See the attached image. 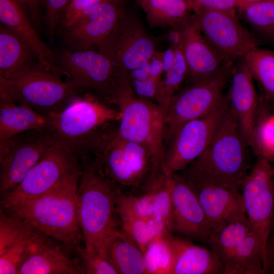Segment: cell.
I'll use <instances>...</instances> for the list:
<instances>
[{"instance_id": "obj_1", "label": "cell", "mask_w": 274, "mask_h": 274, "mask_svg": "<svg viewBox=\"0 0 274 274\" xmlns=\"http://www.w3.org/2000/svg\"><path fill=\"white\" fill-rule=\"evenodd\" d=\"M118 122L103 126L90 140L82 156L90 159L119 191L144 194L164 172L163 166L144 147L122 137Z\"/></svg>"}, {"instance_id": "obj_2", "label": "cell", "mask_w": 274, "mask_h": 274, "mask_svg": "<svg viewBox=\"0 0 274 274\" xmlns=\"http://www.w3.org/2000/svg\"><path fill=\"white\" fill-rule=\"evenodd\" d=\"M81 158L76 208L84 246L105 258L110 240L122 228L117 208L118 189L90 159Z\"/></svg>"}, {"instance_id": "obj_3", "label": "cell", "mask_w": 274, "mask_h": 274, "mask_svg": "<svg viewBox=\"0 0 274 274\" xmlns=\"http://www.w3.org/2000/svg\"><path fill=\"white\" fill-rule=\"evenodd\" d=\"M80 175L40 195L1 207V209L75 252L83 242L76 208Z\"/></svg>"}, {"instance_id": "obj_4", "label": "cell", "mask_w": 274, "mask_h": 274, "mask_svg": "<svg viewBox=\"0 0 274 274\" xmlns=\"http://www.w3.org/2000/svg\"><path fill=\"white\" fill-rule=\"evenodd\" d=\"M249 147L229 106L207 149L178 173L185 179L238 190L251 168Z\"/></svg>"}, {"instance_id": "obj_5", "label": "cell", "mask_w": 274, "mask_h": 274, "mask_svg": "<svg viewBox=\"0 0 274 274\" xmlns=\"http://www.w3.org/2000/svg\"><path fill=\"white\" fill-rule=\"evenodd\" d=\"M120 111L91 93L73 97L61 110L46 115L47 131L57 145L80 157L95 134L105 125L120 118Z\"/></svg>"}, {"instance_id": "obj_6", "label": "cell", "mask_w": 274, "mask_h": 274, "mask_svg": "<svg viewBox=\"0 0 274 274\" xmlns=\"http://www.w3.org/2000/svg\"><path fill=\"white\" fill-rule=\"evenodd\" d=\"M0 85L15 103L45 115L61 110L81 90L39 63L9 78L0 77Z\"/></svg>"}, {"instance_id": "obj_7", "label": "cell", "mask_w": 274, "mask_h": 274, "mask_svg": "<svg viewBox=\"0 0 274 274\" xmlns=\"http://www.w3.org/2000/svg\"><path fill=\"white\" fill-rule=\"evenodd\" d=\"M115 105L120 112L118 129L125 139L144 147L163 166L164 153V108L138 98L131 86L120 89Z\"/></svg>"}, {"instance_id": "obj_8", "label": "cell", "mask_w": 274, "mask_h": 274, "mask_svg": "<svg viewBox=\"0 0 274 274\" xmlns=\"http://www.w3.org/2000/svg\"><path fill=\"white\" fill-rule=\"evenodd\" d=\"M231 67L227 65L210 78L188 83L170 99L163 107L164 148L184 124L209 114L222 104Z\"/></svg>"}, {"instance_id": "obj_9", "label": "cell", "mask_w": 274, "mask_h": 274, "mask_svg": "<svg viewBox=\"0 0 274 274\" xmlns=\"http://www.w3.org/2000/svg\"><path fill=\"white\" fill-rule=\"evenodd\" d=\"M98 50L111 61L116 78L129 76L147 63L156 51L154 39L141 20L127 10Z\"/></svg>"}, {"instance_id": "obj_10", "label": "cell", "mask_w": 274, "mask_h": 274, "mask_svg": "<svg viewBox=\"0 0 274 274\" xmlns=\"http://www.w3.org/2000/svg\"><path fill=\"white\" fill-rule=\"evenodd\" d=\"M54 51L56 64L61 75L80 89L93 91L100 101L114 107L116 79L113 66L104 54L92 49L68 48Z\"/></svg>"}, {"instance_id": "obj_11", "label": "cell", "mask_w": 274, "mask_h": 274, "mask_svg": "<svg viewBox=\"0 0 274 274\" xmlns=\"http://www.w3.org/2000/svg\"><path fill=\"white\" fill-rule=\"evenodd\" d=\"M79 156L53 144L11 192L1 197V207L44 194L81 174Z\"/></svg>"}, {"instance_id": "obj_12", "label": "cell", "mask_w": 274, "mask_h": 274, "mask_svg": "<svg viewBox=\"0 0 274 274\" xmlns=\"http://www.w3.org/2000/svg\"><path fill=\"white\" fill-rule=\"evenodd\" d=\"M246 215L262 247L266 272V246L274 225V167L268 158L259 156L242 185Z\"/></svg>"}, {"instance_id": "obj_13", "label": "cell", "mask_w": 274, "mask_h": 274, "mask_svg": "<svg viewBox=\"0 0 274 274\" xmlns=\"http://www.w3.org/2000/svg\"><path fill=\"white\" fill-rule=\"evenodd\" d=\"M229 107L226 93L222 104L215 111L179 128L165 147L163 168L167 176L183 170L204 151Z\"/></svg>"}, {"instance_id": "obj_14", "label": "cell", "mask_w": 274, "mask_h": 274, "mask_svg": "<svg viewBox=\"0 0 274 274\" xmlns=\"http://www.w3.org/2000/svg\"><path fill=\"white\" fill-rule=\"evenodd\" d=\"M53 142L47 130L29 131L0 141V194L13 190Z\"/></svg>"}, {"instance_id": "obj_15", "label": "cell", "mask_w": 274, "mask_h": 274, "mask_svg": "<svg viewBox=\"0 0 274 274\" xmlns=\"http://www.w3.org/2000/svg\"><path fill=\"white\" fill-rule=\"evenodd\" d=\"M203 35L225 63L231 65L257 46L253 36L243 26L236 12L193 8Z\"/></svg>"}, {"instance_id": "obj_16", "label": "cell", "mask_w": 274, "mask_h": 274, "mask_svg": "<svg viewBox=\"0 0 274 274\" xmlns=\"http://www.w3.org/2000/svg\"><path fill=\"white\" fill-rule=\"evenodd\" d=\"M170 231L194 242L207 244L213 228L194 192L179 173L170 176Z\"/></svg>"}, {"instance_id": "obj_17", "label": "cell", "mask_w": 274, "mask_h": 274, "mask_svg": "<svg viewBox=\"0 0 274 274\" xmlns=\"http://www.w3.org/2000/svg\"><path fill=\"white\" fill-rule=\"evenodd\" d=\"M125 0H108L95 6L85 16L63 31L67 48L94 50L105 42L126 10Z\"/></svg>"}, {"instance_id": "obj_18", "label": "cell", "mask_w": 274, "mask_h": 274, "mask_svg": "<svg viewBox=\"0 0 274 274\" xmlns=\"http://www.w3.org/2000/svg\"><path fill=\"white\" fill-rule=\"evenodd\" d=\"M176 27L188 67V83L210 78L228 65L205 38L194 14Z\"/></svg>"}, {"instance_id": "obj_19", "label": "cell", "mask_w": 274, "mask_h": 274, "mask_svg": "<svg viewBox=\"0 0 274 274\" xmlns=\"http://www.w3.org/2000/svg\"><path fill=\"white\" fill-rule=\"evenodd\" d=\"M230 84L227 93L231 110L249 146L254 144L259 99L254 78L242 62L230 70Z\"/></svg>"}, {"instance_id": "obj_20", "label": "cell", "mask_w": 274, "mask_h": 274, "mask_svg": "<svg viewBox=\"0 0 274 274\" xmlns=\"http://www.w3.org/2000/svg\"><path fill=\"white\" fill-rule=\"evenodd\" d=\"M184 179L194 192L213 229L245 213L243 197L238 190Z\"/></svg>"}, {"instance_id": "obj_21", "label": "cell", "mask_w": 274, "mask_h": 274, "mask_svg": "<svg viewBox=\"0 0 274 274\" xmlns=\"http://www.w3.org/2000/svg\"><path fill=\"white\" fill-rule=\"evenodd\" d=\"M62 245L41 233L19 274H81L78 259Z\"/></svg>"}, {"instance_id": "obj_22", "label": "cell", "mask_w": 274, "mask_h": 274, "mask_svg": "<svg viewBox=\"0 0 274 274\" xmlns=\"http://www.w3.org/2000/svg\"><path fill=\"white\" fill-rule=\"evenodd\" d=\"M173 254L171 274H224V267L214 252L194 242L166 235Z\"/></svg>"}, {"instance_id": "obj_23", "label": "cell", "mask_w": 274, "mask_h": 274, "mask_svg": "<svg viewBox=\"0 0 274 274\" xmlns=\"http://www.w3.org/2000/svg\"><path fill=\"white\" fill-rule=\"evenodd\" d=\"M19 0H0L1 23L22 37L32 48L39 63L61 75L56 64L55 51L40 37Z\"/></svg>"}, {"instance_id": "obj_24", "label": "cell", "mask_w": 274, "mask_h": 274, "mask_svg": "<svg viewBox=\"0 0 274 274\" xmlns=\"http://www.w3.org/2000/svg\"><path fill=\"white\" fill-rule=\"evenodd\" d=\"M48 124L46 115L17 104L0 85V141L29 131L45 130Z\"/></svg>"}, {"instance_id": "obj_25", "label": "cell", "mask_w": 274, "mask_h": 274, "mask_svg": "<svg viewBox=\"0 0 274 274\" xmlns=\"http://www.w3.org/2000/svg\"><path fill=\"white\" fill-rule=\"evenodd\" d=\"M39 63L30 45L7 26L0 24V77L9 78Z\"/></svg>"}, {"instance_id": "obj_26", "label": "cell", "mask_w": 274, "mask_h": 274, "mask_svg": "<svg viewBox=\"0 0 274 274\" xmlns=\"http://www.w3.org/2000/svg\"><path fill=\"white\" fill-rule=\"evenodd\" d=\"M105 256L118 274L146 273L143 252L123 228L110 240Z\"/></svg>"}, {"instance_id": "obj_27", "label": "cell", "mask_w": 274, "mask_h": 274, "mask_svg": "<svg viewBox=\"0 0 274 274\" xmlns=\"http://www.w3.org/2000/svg\"><path fill=\"white\" fill-rule=\"evenodd\" d=\"M252 231L244 213L214 228L207 244L224 267L232 253Z\"/></svg>"}, {"instance_id": "obj_28", "label": "cell", "mask_w": 274, "mask_h": 274, "mask_svg": "<svg viewBox=\"0 0 274 274\" xmlns=\"http://www.w3.org/2000/svg\"><path fill=\"white\" fill-rule=\"evenodd\" d=\"M139 4L151 27H175L193 11L192 0H143Z\"/></svg>"}, {"instance_id": "obj_29", "label": "cell", "mask_w": 274, "mask_h": 274, "mask_svg": "<svg viewBox=\"0 0 274 274\" xmlns=\"http://www.w3.org/2000/svg\"><path fill=\"white\" fill-rule=\"evenodd\" d=\"M224 269V274L266 273L262 247L253 231L232 253Z\"/></svg>"}, {"instance_id": "obj_30", "label": "cell", "mask_w": 274, "mask_h": 274, "mask_svg": "<svg viewBox=\"0 0 274 274\" xmlns=\"http://www.w3.org/2000/svg\"><path fill=\"white\" fill-rule=\"evenodd\" d=\"M242 58L254 79L261 86L266 97L274 101V51L257 46Z\"/></svg>"}, {"instance_id": "obj_31", "label": "cell", "mask_w": 274, "mask_h": 274, "mask_svg": "<svg viewBox=\"0 0 274 274\" xmlns=\"http://www.w3.org/2000/svg\"><path fill=\"white\" fill-rule=\"evenodd\" d=\"M41 234L30 226L23 235L0 254V274H19Z\"/></svg>"}, {"instance_id": "obj_32", "label": "cell", "mask_w": 274, "mask_h": 274, "mask_svg": "<svg viewBox=\"0 0 274 274\" xmlns=\"http://www.w3.org/2000/svg\"><path fill=\"white\" fill-rule=\"evenodd\" d=\"M173 46L175 50V63L169 72L162 75L156 96V102L163 107L182 88V84L187 80L188 76V67L181 50V43Z\"/></svg>"}, {"instance_id": "obj_33", "label": "cell", "mask_w": 274, "mask_h": 274, "mask_svg": "<svg viewBox=\"0 0 274 274\" xmlns=\"http://www.w3.org/2000/svg\"><path fill=\"white\" fill-rule=\"evenodd\" d=\"M168 232L155 237L144 251L146 273L171 274L173 254L166 237Z\"/></svg>"}, {"instance_id": "obj_34", "label": "cell", "mask_w": 274, "mask_h": 274, "mask_svg": "<svg viewBox=\"0 0 274 274\" xmlns=\"http://www.w3.org/2000/svg\"><path fill=\"white\" fill-rule=\"evenodd\" d=\"M238 10L253 28L274 40V0L249 5Z\"/></svg>"}, {"instance_id": "obj_35", "label": "cell", "mask_w": 274, "mask_h": 274, "mask_svg": "<svg viewBox=\"0 0 274 274\" xmlns=\"http://www.w3.org/2000/svg\"><path fill=\"white\" fill-rule=\"evenodd\" d=\"M122 226L143 253L148 245L155 237L170 231L164 223L153 217L131 219L122 223Z\"/></svg>"}, {"instance_id": "obj_36", "label": "cell", "mask_w": 274, "mask_h": 274, "mask_svg": "<svg viewBox=\"0 0 274 274\" xmlns=\"http://www.w3.org/2000/svg\"><path fill=\"white\" fill-rule=\"evenodd\" d=\"M117 208L122 223L135 218L153 217V198L150 191L142 195L127 194L119 190Z\"/></svg>"}, {"instance_id": "obj_37", "label": "cell", "mask_w": 274, "mask_h": 274, "mask_svg": "<svg viewBox=\"0 0 274 274\" xmlns=\"http://www.w3.org/2000/svg\"><path fill=\"white\" fill-rule=\"evenodd\" d=\"M149 191L153 198L152 217L164 223L169 229L172 211L170 176L164 173L157 180Z\"/></svg>"}, {"instance_id": "obj_38", "label": "cell", "mask_w": 274, "mask_h": 274, "mask_svg": "<svg viewBox=\"0 0 274 274\" xmlns=\"http://www.w3.org/2000/svg\"><path fill=\"white\" fill-rule=\"evenodd\" d=\"M30 226L21 219L0 211V254L19 239Z\"/></svg>"}, {"instance_id": "obj_39", "label": "cell", "mask_w": 274, "mask_h": 274, "mask_svg": "<svg viewBox=\"0 0 274 274\" xmlns=\"http://www.w3.org/2000/svg\"><path fill=\"white\" fill-rule=\"evenodd\" d=\"M75 253L78 259L81 274H118L106 258L88 252L84 246H78Z\"/></svg>"}, {"instance_id": "obj_40", "label": "cell", "mask_w": 274, "mask_h": 274, "mask_svg": "<svg viewBox=\"0 0 274 274\" xmlns=\"http://www.w3.org/2000/svg\"><path fill=\"white\" fill-rule=\"evenodd\" d=\"M259 156L271 161L274 160V115L268 117L256 125L252 146Z\"/></svg>"}, {"instance_id": "obj_41", "label": "cell", "mask_w": 274, "mask_h": 274, "mask_svg": "<svg viewBox=\"0 0 274 274\" xmlns=\"http://www.w3.org/2000/svg\"><path fill=\"white\" fill-rule=\"evenodd\" d=\"M108 0H70L61 24L64 30L75 24L98 4Z\"/></svg>"}, {"instance_id": "obj_42", "label": "cell", "mask_w": 274, "mask_h": 274, "mask_svg": "<svg viewBox=\"0 0 274 274\" xmlns=\"http://www.w3.org/2000/svg\"><path fill=\"white\" fill-rule=\"evenodd\" d=\"M70 0H42L45 9V20L47 32L52 37L61 23Z\"/></svg>"}, {"instance_id": "obj_43", "label": "cell", "mask_w": 274, "mask_h": 274, "mask_svg": "<svg viewBox=\"0 0 274 274\" xmlns=\"http://www.w3.org/2000/svg\"><path fill=\"white\" fill-rule=\"evenodd\" d=\"M193 8L198 7L209 10L236 12L238 9L236 0H192Z\"/></svg>"}, {"instance_id": "obj_44", "label": "cell", "mask_w": 274, "mask_h": 274, "mask_svg": "<svg viewBox=\"0 0 274 274\" xmlns=\"http://www.w3.org/2000/svg\"><path fill=\"white\" fill-rule=\"evenodd\" d=\"M25 7L29 10L33 24L38 25L41 16L42 0H19Z\"/></svg>"}, {"instance_id": "obj_45", "label": "cell", "mask_w": 274, "mask_h": 274, "mask_svg": "<svg viewBox=\"0 0 274 274\" xmlns=\"http://www.w3.org/2000/svg\"><path fill=\"white\" fill-rule=\"evenodd\" d=\"M266 273H274V225L266 246Z\"/></svg>"}, {"instance_id": "obj_46", "label": "cell", "mask_w": 274, "mask_h": 274, "mask_svg": "<svg viewBox=\"0 0 274 274\" xmlns=\"http://www.w3.org/2000/svg\"><path fill=\"white\" fill-rule=\"evenodd\" d=\"M162 56L163 52L156 50L150 60L151 75L160 81L163 73Z\"/></svg>"}, {"instance_id": "obj_47", "label": "cell", "mask_w": 274, "mask_h": 274, "mask_svg": "<svg viewBox=\"0 0 274 274\" xmlns=\"http://www.w3.org/2000/svg\"><path fill=\"white\" fill-rule=\"evenodd\" d=\"M176 60V54L174 47L170 46L164 52L162 56L163 73L169 72L173 67Z\"/></svg>"}, {"instance_id": "obj_48", "label": "cell", "mask_w": 274, "mask_h": 274, "mask_svg": "<svg viewBox=\"0 0 274 274\" xmlns=\"http://www.w3.org/2000/svg\"><path fill=\"white\" fill-rule=\"evenodd\" d=\"M162 39L169 43L170 46H176L181 43V35L177 27L169 28L164 34Z\"/></svg>"}, {"instance_id": "obj_49", "label": "cell", "mask_w": 274, "mask_h": 274, "mask_svg": "<svg viewBox=\"0 0 274 274\" xmlns=\"http://www.w3.org/2000/svg\"><path fill=\"white\" fill-rule=\"evenodd\" d=\"M238 5V9H241L246 6L252 5L253 4L260 3L264 1H271V0H236Z\"/></svg>"}, {"instance_id": "obj_50", "label": "cell", "mask_w": 274, "mask_h": 274, "mask_svg": "<svg viewBox=\"0 0 274 274\" xmlns=\"http://www.w3.org/2000/svg\"><path fill=\"white\" fill-rule=\"evenodd\" d=\"M138 3H140V2H141L143 0H135Z\"/></svg>"}]
</instances>
